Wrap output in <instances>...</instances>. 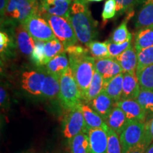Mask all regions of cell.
I'll list each match as a JSON object with an SVG mask.
<instances>
[{"label":"cell","mask_w":153,"mask_h":153,"mask_svg":"<svg viewBox=\"0 0 153 153\" xmlns=\"http://www.w3.org/2000/svg\"><path fill=\"white\" fill-rule=\"evenodd\" d=\"M106 133L108 135L107 153H122L119 135L109 127L107 129Z\"/></svg>","instance_id":"obj_33"},{"label":"cell","mask_w":153,"mask_h":153,"mask_svg":"<svg viewBox=\"0 0 153 153\" xmlns=\"http://www.w3.org/2000/svg\"><path fill=\"white\" fill-rule=\"evenodd\" d=\"M106 41L110 57H113V58H116L122 53H123L126 50L131 46V41L125 42L123 43H115L110 39Z\"/></svg>","instance_id":"obj_35"},{"label":"cell","mask_w":153,"mask_h":153,"mask_svg":"<svg viewBox=\"0 0 153 153\" xmlns=\"http://www.w3.org/2000/svg\"><path fill=\"white\" fill-rule=\"evenodd\" d=\"M64 52H65V48L57 38L51 41L45 42L44 44L45 64L47 65L53 57Z\"/></svg>","instance_id":"obj_27"},{"label":"cell","mask_w":153,"mask_h":153,"mask_svg":"<svg viewBox=\"0 0 153 153\" xmlns=\"http://www.w3.org/2000/svg\"><path fill=\"white\" fill-rule=\"evenodd\" d=\"M123 72L118 75L114 76L112 79L108 81H104V91L111 98L114 102L117 103L121 100L122 91H123Z\"/></svg>","instance_id":"obj_22"},{"label":"cell","mask_w":153,"mask_h":153,"mask_svg":"<svg viewBox=\"0 0 153 153\" xmlns=\"http://www.w3.org/2000/svg\"><path fill=\"white\" fill-rule=\"evenodd\" d=\"M72 1H74V0H72Z\"/></svg>","instance_id":"obj_48"},{"label":"cell","mask_w":153,"mask_h":153,"mask_svg":"<svg viewBox=\"0 0 153 153\" xmlns=\"http://www.w3.org/2000/svg\"><path fill=\"white\" fill-rule=\"evenodd\" d=\"M82 103L70 111H68V114L63 120V135L68 140L81 132L87 133L86 131L85 120L82 112Z\"/></svg>","instance_id":"obj_7"},{"label":"cell","mask_w":153,"mask_h":153,"mask_svg":"<svg viewBox=\"0 0 153 153\" xmlns=\"http://www.w3.org/2000/svg\"><path fill=\"white\" fill-rule=\"evenodd\" d=\"M69 146L72 153H89L90 144L87 133H81L69 139Z\"/></svg>","instance_id":"obj_25"},{"label":"cell","mask_w":153,"mask_h":153,"mask_svg":"<svg viewBox=\"0 0 153 153\" xmlns=\"http://www.w3.org/2000/svg\"><path fill=\"white\" fill-rule=\"evenodd\" d=\"M72 2L70 1H62L59 0H39L38 13L69 19Z\"/></svg>","instance_id":"obj_10"},{"label":"cell","mask_w":153,"mask_h":153,"mask_svg":"<svg viewBox=\"0 0 153 153\" xmlns=\"http://www.w3.org/2000/svg\"><path fill=\"white\" fill-rule=\"evenodd\" d=\"M87 0H74L70 9V19L78 41L86 46L97 36V23L88 7Z\"/></svg>","instance_id":"obj_1"},{"label":"cell","mask_w":153,"mask_h":153,"mask_svg":"<svg viewBox=\"0 0 153 153\" xmlns=\"http://www.w3.org/2000/svg\"><path fill=\"white\" fill-rule=\"evenodd\" d=\"M60 78L47 72L42 90V97L49 99L58 97L60 89Z\"/></svg>","instance_id":"obj_23"},{"label":"cell","mask_w":153,"mask_h":153,"mask_svg":"<svg viewBox=\"0 0 153 153\" xmlns=\"http://www.w3.org/2000/svg\"><path fill=\"white\" fill-rule=\"evenodd\" d=\"M46 74L45 68L24 72L22 76V88L30 94L41 96Z\"/></svg>","instance_id":"obj_9"},{"label":"cell","mask_w":153,"mask_h":153,"mask_svg":"<svg viewBox=\"0 0 153 153\" xmlns=\"http://www.w3.org/2000/svg\"><path fill=\"white\" fill-rule=\"evenodd\" d=\"M123 74L121 100L136 99L141 90L136 72H125Z\"/></svg>","instance_id":"obj_14"},{"label":"cell","mask_w":153,"mask_h":153,"mask_svg":"<svg viewBox=\"0 0 153 153\" xmlns=\"http://www.w3.org/2000/svg\"><path fill=\"white\" fill-rule=\"evenodd\" d=\"M95 70L102 75L104 82L123 72L119 63L113 57L95 60Z\"/></svg>","instance_id":"obj_11"},{"label":"cell","mask_w":153,"mask_h":153,"mask_svg":"<svg viewBox=\"0 0 153 153\" xmlns=\"http://www.w3.org/2000/svg\"><path fill=\"white\" fill-rule=\"evenodd\" d=\"M153 45V25L140 28L135 34V48L136 52Z\"/></svg>","instance_id":"obj_24"},{"label":"cell","mask_w":153,"mask_h":153,"mask_svg":"<svg viewBox=\"0 0 153 153\" xmlns=\"http://www.w3.org/2000/svg\"><path fill=\"white\" fill-rule=\"evenodd\" d=\"M137 66L136 73L153 64V45L137 53Z\"/></svg>","instance_id":"obj_32"},{"label":"cell","mask_w":153,"mask_h":153,"mask_svg":"<svg viewBox=\"0 0 153 153\" xmlns=\"http://www.w3.org/2000/svg\"><path fill=\"white\" fill-rule=\"evenodd\" d=\"M146 149L147 148H145V145L143 143V144H140L135 147V148L131 149L126 153H145L146 152Z\"/></svg>","instance_id":"obj_41"},{"label":"cell","mask_w":153,"mask_h":153,"mask_svg":"<svg viewBox=\"0 0 153 153\" xmlns=\"http://www.w3.org/2000/svg\"><path fill=\"white\" fill-rule=\"evenodd\" d=\"M143 1H144V0H143Z\"/></svg>","instance_id":"obj_47"},{"label":"cell","mask_w":153,"mask_h":153,"mask_svg":"<svg viewBox=\"0 0 153 153\" xmlns=\"http://www.w3.org/2000/svg\"><path fill=\"white\" fill-rule=\"evenodd\" d=\"M145 123L136 120H129L123 133L120 135L122 153L143 144L145 138Z\"/></svg>","instance_id":"obj_5"},{"label":"cell","mask_w":153,"mask_h":153,"mask_svg":"<svg viewBox=\"0 0 153 153\" xmlns=\"http://www.w3.org/2000/svg\"><path fill=\"white\" fill-rule=\"evenodd\" d=\"M0 96H1V106H4V104L6 103V99L7 98V94L6 89L4 88L2 86L1 87V89H0Z\"/></svg>","instance_id":"obj_42"},{"label":"cell","mask_w":153,"mask_h":153,"mask_svg":"<svg viewBox=\"0 0 153 153\" xmlns=\"http://www.w3.org/2000/svg\"><path fill=\"white\" fill-rule=\"evenodd\" d=\"M44 44L45 42L36 41L35 47L30 55V60L36 66L45 65V54H44Z\"/></svg>","instance_id":"obj_34"},{"label":"cell","mask_w":153,"mask_h":153,"mask_svg":"<svg viewBox=\"0 0 153 153\" xmlns=\"http://www.w3.org/2000/svg\"><path fill=\"white\" fill-rule=\"evenodd\" d=\"M9 0H0V14H1V18L2 19L4 17L6 11H7V7H8Z\"/></svg>","instance_id":"obj_40"},{"label":"cell","mask_w":153,"mask_h":153,"mask_svg":"<svg viewBox=\"0 0 153 153\" xmlns=\"http://www.w3.org/2000/svg\"><path fill=\"white\" fill-rule=\"evenodd\" d=\"M88 1H96V2H99V1H101L103 0H87Z\"/></svg>","instance_id":"obj_45"},{"label":"cell","mask_w":153,"mask_h":153,"mask_svg":"<svg viewBox=\"0 0 153 153\" xmlns=\"http://www.w3.org/2000/svg\"><path fill=\"white\" fill-rule=\"evenodd\" d=\"M82 112L85 120L86 131L89 132V130L94 128H103L107 131L108 126L106 121L97 111H95L89 105L82 104Z\"/></svg>","instance_id":"obj_16"},{"label":"cell","mask_w":153,"mask_h":153,"mask_svg":"<svg viewBox=\"0 0 153 153\" xmlns=\"http://www.w3.org/2000/svg\"><path fill=\"white\" fill-rule=\"evenodd\" d=\"M153 143V117L151 119L147 120L145 122V138L143 144L145 148L148 147Z\"/></svg>","instance_id":"obj_38"},{"label":"cell","mask_w":153,"mask_h":153,"mask_svg":"<svg viewBox=\"0 0 153 153\" xmlns=\"http://www.w3.org/2000/svg\"><path fill=\"white\" fill-rule=\"evenodd\" d=\"M59 1H72V0H59Z\"/></svg>","instance_id":"obj_46"},{"label":"cell","mask_w":153,"mask_h":153,"mask_svg":"<svg viewBox=\"0 0 153 153\" xmlns=\"http://www.w3.org/2000/svg\"><path fill=\"white\" fill-rule=\"evenodd\" d=\"M38 7L25 0H9L4 17L22 24L32 15L38 13Z\"/></svg>","instance_id":"obj_8"},{"label":"cell","mask_w":153,"mask_h":153,"mask_svg":"<svg viewBox=\"0 0 153 153\" xmlns=\"http://www.w3.org/2000/svg\"><path fill=\"white\" fill-rule=\"evenodd\" d=\"M70 68V60L66 52L53 57L45 65V70L48 73L60 78L62 74Z\"/></svg>","instance_id":"obj_21"},{"label":"cell","mask_w":153,"mask_h":153,"mask_svg":"<svg viewBox=\"0 0 153 153\" xmlns=\"http://www.w3.org/2000/svg\"><path fill=\"white\" fill-rule=\"evenodd\" d=\"M16 44L19 51L25 55H30L35 47L36 41L26 30L22 24H19L15 29Z\"/></svg>","instance_id":"obj_17"},{"label":"cell","mask_w":153,"mask_h":153,"mask_svg":"<svg viewBox=\"0 0 153 153\" xmlns=\"http://www.w3.org/2000/svg\"><path fill=\"white\" fill-rule=\"evenodd\" d=\"M105 121L108 127L120 136L127 126L129 120L126 117L125 113L121 108L117 106H115Z\"/></svg>","instance_id":"obj_18"},{"label":"cell","mask_w":153,"mask_h":153,"mask_svg":"<svg viewBox=\"0 0 153 153\" xmlns=\"http://www.w3.org/2000/svg\"><path fill=\"white\" fill-rule=\"evenodd\" d=\"M117 13V4L116 0H106L105 1L104 9H103L101 17L103 22H106L108 19H111L116 16Z\"/></svg>","instance_id":"obj_36"},{"label":"cell","mask_w":153,"mask_h":153,"mask_svg":"<svg viewBox=\"0 0 153 153\" xmlns=\"http://www.w3.org/2000/svg\"><path fill=\"white\" fill-rule=\"evenodd\" d=\"M60 89L58 99L65 109L70 111L82 104V98L79 87L70 67L60 76Z\"/></svg>","instance_id":"obj_3"},{"label":"cell","mask_w":153,"mask_h":153,"mask_svg":"<svg viewBox=\"0 0 153 153\" xmlns=\"http://www.w3.org/2000/svg\"><path fill=\"white\" fill-rule=\"evenodd\" d=\"M136 100L144 108L147 116L153 117V90L141 89Z\"/></svg>","instance_id":"obj_28"},{"label":"cell","mask_w":153,"mask_h":153,"mask_svg":"<svg viewBox=\"0 0 153 153\" xmlns=\"http://www.w3.org/2000/svg\"><path fill=\"white\" fill-rule=\"evenodd\" d=\"M89 104L91 108L98 113L104 120L107 119L113 108L116 106L114 101L103 90L95 99L89 102Z\"/></svg>","instance_id":"obj_15"},{"label":"cell","mask_w":153,"mask_h":153,"mask_svg":"<svg viewBox=\"0 0 153 153\" xmlns=\"http://www.w3.org/2000/svg\"><path fill=\"white\" fill-rule=\"evenodd\" d=\"M68 57L70 67L83 101L95 72V59L87 54L68 55Z\"/></svg>","instance_id":"obj_2"},{"label":"cell","mask_w":153,"mask_h":153,"mask_svg":"<svg viewBox=\"0 0 153 153\" xmlns=\"http://www.w3.org/2000/svg\"><path fill=\"white\" fill-rule=\"evenodd\" d=\"M25 1H28V2L30 4H33L39 6V1L38 0H25Z\"/></svg>","instance_id":"obj_44"},{"label":"cell","mask_w":153,"mask_h":153,"mask_svg":"<svg viewBox=\"0 0 153 153\" xmlns=\"http://www.w3.org/2000/svg\"><path fill=\"white\" fill-rule=\"evenodd\" d=\"M145 153H153V143L150 144L146 149V152Z\"/></svg>","instance_id":"obj_43"},{"label":"cell","mask_w":153,"mask_h":153,"mask_svg":"<svg viewBox=\"0 0 153 153\" xmlns=\"http://www.w3.org/2000/svg\"><path fill=\"white\" fill-rule=\"evenodd\" d=\"M10 44V38L8 34L5 31L1 30L0 32V52L2 53L5 52L6 50L8 48Z\"/></svg>","instance_id":"obj_39"},{"label":"cell","mask_w":153,"mask_h":153,"mask_svg":"<svg viewBox=\"0 0 153 153\" xmlns=\"http://www.w3.org/2000/svg\"><path fill=\"white\" fill-rule=\"evenodd\" d=\"M141 89L153 90V64L136 73Z\"/></svg>","instance_id":"obj_31"},{"label":"cell","mask_w":153,"mask_h":153,"mask_svg":"<svg viewBox=\"0 0 153 153\" xmlns=\"http://www.w3.org/2000/svg\"><path fill=\"white\" fill-rule=\"evenodd\" d=\"M22 25L35 41L47 42L56 38L49 23L39 13L32 15Z\"/></svg>","instance_id":"obj_6"},{"label":"cell","mask_w":153,"mask_h":153,"mask_svg":"<svg viewBox=\"0 0 153 153\" xmlns=\"http://www.w3.org/2000/svg\"><path fill=\"white\" fill-rule=\"evenodd\" d=\"M103 87H104V78L100 73L95 70L92 80L88 88L87 94L83 101L85 103L91 102L102 91Z\"/></svg>","instance_id":"obj_26"},{"label":"cell","mask_w":153,"mask_h":153,"mask_svg":"<svg viewBox=\"0 0 153 153\" xmlns=\"http://www.w3.org/2000/svg\"><path fill=\"white\" fill-rule=\"evenodd\" d=\"M152 25H153V0H144L135 17V28L140 29Z\"/></svg>","instance_id":"obj_19"},{"label":"cell","mask_w":153,"mask_h":153,"mask_svg":"<svg viewBox=\"0 0 153 153\" xmlns=\"http://www.w3.org/2000/svg\"><path fill=\"white\" fill-rule=\"evenodd\" d=\"M116 106L123 111L128 120H136L145 123L146 122L148 117L146 112L136 99L120 100L116 103Z\"/></svg>","instance_id":"obj_12"},{"label":"cell","mask_w":153,"mask_h":153,"mask_svg":"<svg viewBox=\"0 0 153 153\" xmlns=\"http://www.w3.org/2000/svg\"><path fill=\"white\" fill-rule=\"evenodd\" d=\"M90 149L89 153H107L108 135L103 128H94L88 132Z\"/></svg>","instance_id":"obj_13"},{"label":"cell","mask_w":153,"mask_h":153,"mask_svg":"<svg viewBox=\"0 0 153 153\" xmlns=\"http://www.w3.org/2000/svg\"><path fill=\"white\" fill-rule=\"evenodd\" d=\"M41 15L49 23L55 37L62 43L65 49L71 45H76L78 39L70 19L48 14Z\"/></svg>","instance_id":"obj_4"},{"label":"cell","mask_w":153,"mask_h":153,"mask_svg":"<svg viewBox=\"0 0 153 153\" xmlns=\"http://www.w3.org/2000/svg\"><path fill=\"white\" fill-rule=\"evenodd\" d=\"M87 46L89 48L91 57H93L95 60L110 57L107 41L99 42L93 41L88 44Z\"/></svg>","instance_id":"obj_29"},{"label":"cell","mask_w":153,"mask_h":153,"mask_svg":"<svg viewBox=\"0 0 153 153\" xmlns=\"http://www.w3.org/2000/svg\"><path fill=\"white\" fill-rule=\"evenodd\" d=\"M117 4V12L122 14L131 11L137 4L142 3L143 0H116Z\"/></svg>","instance_id":"obj_37"},{"label":"cell","mask_w":153,"mask_h":153,"mask_svg":"<svg viewBox=\"0 0 153 153\" xmlns=\"http://www.w3.org/2000/svg\"><path fill=\"white\" fill-rule=\"evenodd\" d=\"M132 35L128 30L127 20L123 21L111 34L110 40L115 43H123L131 41Z\"/></svg>","instance_id":"obj_30"},{"label":"cell","mask_w":153,"mask_h":153,"mask_svg":"<svg viewBox=\"0 0 153 153\" xmlns=\"http://www.w3.org/2000/svg\"><path fill=\"white\" fill-rule=\"evenodd\" d=\"M115 59L120 64L123 73L125 72H136L137 55L135 47L131 45Z\"/></svg>","instance_id":"obj_20"}]
</instances>
